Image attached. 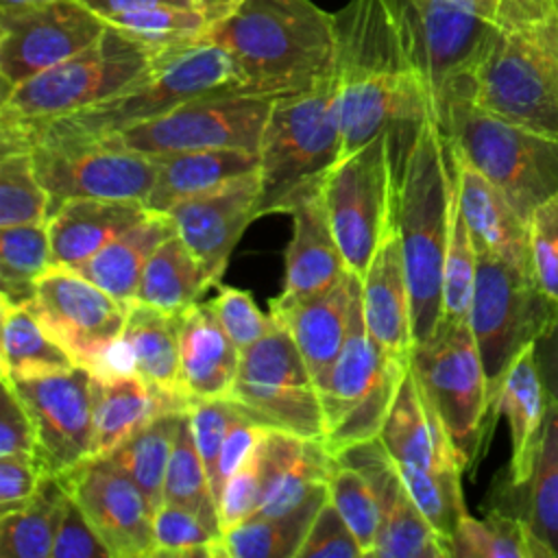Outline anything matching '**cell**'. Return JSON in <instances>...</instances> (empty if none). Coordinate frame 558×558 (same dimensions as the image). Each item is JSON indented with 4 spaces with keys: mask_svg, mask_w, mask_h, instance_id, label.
<instances>
[{
    "mask_svg": "<svg viewBox=\"0 0 558 558\" xmlns=\"http://www.w3.org/2000/svg\"><path fill=\"white\" fill-rule=\"evenodd\" d=\"M155 159L159 161V170L146 207L159 214H168L172 205L190 196L259 170V153L246 148H205Z\"/></svg>",
    "mask_w": 558,
    "mask_h": 558,
    "instance_id": "d6a6232c",
    "label": "cell"
},
{
    "mask_svg": "<svg viewBox=\"0 0 558 558\" xmlns=\"http://www.w3.org/2000/svg\"><path fill=\"white\" fill-rule=\"evenodd\" d=\"M408 366L410 360L388 353L371 338L364 323L357 277L349 331L329 379L320 388L325 416L323 445L331 456L379 436Z\"/></svg>",
    "mask_w": 558,
    "mask_h": 558,
    "instance_id": "ba28073f",
    "label": "cell"
},
{
    "mask_svg": "<svg viewBox=\"0 0 558 558\" xmlns=\"http://www.w3.org/2000/svg\"><path fill=\"white\" fill-rule=\"evenodd\" d=\"M229 92H244L242 74L229 50L205 37L161 50L144 76L98 105L46 122L0 124V144L2 150L94 144L187 100Z\"/></svg>",
    "mask_w": 558,
    "mask_h": 558,
    "instance_id": "7a4b0ae2",
    "label": "cell"
},
{
    "mask_svg": "<svg viewBox=\"0 0 558 558\" xmlns=\"http://www.w3.org/2000/svg\"><path fill=\"white\" fill-rule=\"evenodd\" d=\"M262 497L253 517H277L301 506L329 482L336 458L323 440L266 429L259 440Z\"/></svg>",
    "mask_w": 558,
    "mask_h": 558,
    "instance_id": "484cf974",
    "label": "cell"
},
{
    "mask_svg": "<svg viewBox=\"0 0 558 558\" xmlns=\"http://www.w3.org/2000/svg\"><path fill=\"white\" fill-rule=\"evenodd\" d=\"M163 501L187 508L190 512L201 517L214 532L225 534L220 525L218 501L211 488V480L196 449L190 408L181 418L177 442L168 462V471L163 480Z\"/></svg>",
    "mask_w": 558,
    "mask_h": 558,
    "instance_id": "7bdbcfd3",
    "label": "cell"
},
{
    "mask_svg": "<svg viewBox=\"0 0 558 558\" xmlns=\"http://www.w3.org/2000/svg\"><path fill=\"white\" fill-rule=\"evenodd\" d=\"M94 390V449L92 456H107L131 434L166 412L187 410L190 399L148 384L142 375H120L98 379Z\"/></svg>",
    "mask_w": 558,
    "mask_h": 558,
    "instance_id": "4dcf8cb0",
    "label": "cell"
},
{
    "mask_svg": "<svg viewBox=\"0 0 558 558\" xmlns=\"http://www.w3.org/2000/svg\"><path fill=\"white\" fill-rule=\"evenodd\" d=\"M242 2L244 0H187V4L209 22V28L222 22L225 17L233 15Z\"/></svg>",
    "mask_w": 558,
    "mask_h": 558,
    "instance_id": "e7e4bbea",
    "label": "cell"
},
{
    "mask_svg": "<svg viewBox=\"0 0 558 558\" xmlns=\"http://www.w3.org/2000/svg\"><path fill=\"white\" fill-rule=\"evenodd\" d=\"M377 438L397 469L425 473L466 471L436 408L410 366Z\"/></svg>",
    "mask_w": 558,
    "mask_h": 558,
    "instance_id": "603a6c76",
    "label": "cell"
},
{
    "mask_svg": "<svg viewBox=\"0 0 558 558\" xmlns=\"http://www.w3.org/2000/svg\"><path fill=\"white\" fill-rule=\"evenodd\" d=\"M35 456V427L9 379L0 397V456Z\"/></svg>",
    "mask_w": 558,
    "mask_h": 558,
    "instance_id": "91938a15",
    "label": "cell"
},
{
    "mask_svg": "<svg viewBox=\"0 0 558 558\" xmlns=\"http://www.w3.org/2000/svg\"><path fill=\"white\" fill-rule=\"evenodd\" d=\"M174 558L227 556L225 534L214 532L201 517L177 504H161L153 521V554Z\"/></svg>",
    "mask_w": 558,
    "mask_h": 558,
    "instance_id": "c3c4849f",
    "label": "cell"
},
{
    "mask_svg": "<svg viewBox=\"0 0 558 558\" xmlns=\"http://www.w3.org/2000/svg\"><path fill=\"white\" fill-rule=\"evenodd\" d=\"M50 196L24 148L0 155V227L48 222Z\"/></svg>",
    "mask_w": 558,
    "mask_h": 558,
    "instance_id": "bcb514c9",
    "label": "cell"
},
{
    "mask_svg": "<svg viewBox=\"0 0 558 558\" xmlns=\"http://www.w3.org/2000/svg\"><path fill=\"white\" fill-rule=\"evenodd\" d=\"M150 214L144 201L70 198L48 216L57 264L76 268Z\"/></svg>",
    "mask_w": 558,
    "mask_h": 558,
    "instance_id": "f546056e",
    "label": "cell"
},
{
    "mask_svg": "<svg viewBox=\"0 0 558 558\" xmlns=\"http://www.w3.org/2000/svg\"><path fill=\"white\" fill-rule=\"evenodd\" d=\"M57 266L48 222L0 227V296L26 305L39 279Z\"/></svg>",
    "mask_w": 558,
    "mask_h": 558,
    "instance_id": "b9f144b4",
    "label": "cell"
},
{
    "mask_svg": "<svg viewBox=\"0 0 558 558\" xmlns=\"http://www.w3.org/2000/svg\"><path fill=\"white\" fill-rule=\"evenodd\" d=\"M159 52L109 26L85 50L2 94L0 124L46 122L98 105L144 76Z\"/></svg>",
    "mask_w": 558,
    "mask_h": 558,
    "instance_id": "52a82bcc",
    "label": "cell"
},
{
    "mask_svg": "<svg viewBox=\"0 0 558 558\" xmlns=\"http://www.w3.org/2000/svg\"><path fill=\"white\" fill-rule=\"evenodd\" d=\"M181 314H170L140 301L129 303V316L122 338L129 342L135 360V373L148 384L185 395L181 377Z\"/></svg>",
    "mask_w": 558,
    "mask_h": 558,
    "instance_id": "e575fe53",
    "label": "cell"
},
{
    "mask_svg": "<svg viewBox=\"0 0 558 558\" xmlns=\"http://www.w3.org/2000/svg\"><path fill=\"white\" fill-rule=\"evenodd\" d=\"M355 279L357 275L349 272L336 286L318 294L294 301H279L275 296L270 301V316L294 338L318 392L327 384L349 331Z\"/></svg>",
    "mask_w": 558,
    "mask_h": 558,
    "instance_id": "d4e9b609",
    "label": "cell"
},
{
    "mask_svg": "<svg viewBox=\"0 0 558 558\" xmlns=\"http://www.w3.org/2000/svg\"><path fill=\"white\" fill-rule=\"evenodd\" d=\"M181 377L190 401L229 397L240 368V349L222 329L209 301L181 312Z\"/></svg>",
    "mask_w": 558,
    "mask_h": 558,
    "instance_id": "1f68e13d",
    "label": "cell"
},
{
    "mask_svg": "<svg viewBox=\"0 0 558 558\" xmlns=\"http://www.w3.org/2000/svg\"><path fill=\"white\" fill-rule=\"evenodd\" d=\"M2 303V377H31L78 366L76 360L46 331L28 305Z\"/></svg>",
    "mask_w": 558,
    "mask_h": 558,
    "instance_id": "f35d334b",
    "label": "cell"
},
{
    "mask_svg": "<svg viewBox=\"0 0 558 558\" xmlns=\"http://www.w3.org/2000/svg\"><path fill=\"white\" fill-rule=\"evenodd\" d=\"M530 272L538 290L558 303V192L543 201L527 220Z\"/></svg>",
    "mask_w": 558,
    "mask_h": 558,
    "instance_id": "f907efd6",
    "label": "cell"
},
{
    "mask_svg": "<svg viewBox=\"0 0 558 558\" xmlns=\"http://www.w3.org/2000/svg\"><path fill=\"white\" fill-rule=\"evenodd\" d=\"M259 194L262 177L259 170H255L168 209L179 235L201 262L209 286L220 281L238 240L246 227L259 218Z\"/></svg>",
    "mask_w": 558,
    "mask_h": 558,
    "instance_id": "7402d4cb",
    "label": "cell"
},
{
    "mask_svg": "<svg viewBox=\"0 0 558 558\" xmlns=\"http://www.w3.org/2000/svg\"><path fill=\"white\" fill-rule=\"evenodd\" d=\"M327 493L329 501L353 530L364 556H371L379 532V506L364 473L336 458L327 482Z\"/></svg>",
    "mask_w": 558,
    "mask_h": 558,
    "instance_id": "681fc988",
    "label": "cell"
},
{
    "mask_svg": "<svg viewBox=\"0 0 558 558\" xmlns=\"http://www.w3.org/2000/svg\"><path fill=\"white\" fill-rule=\"evenodd\" d=\"M410 368L436 408L464 469H471L490 438L495 416L469 320L442 318L427 340L412 344Z\"/></svg>",
    "mask_w": 558,
    "mask_h": 558,
    "instance_id": "9c48e42d",
    "label": "cell"
},
{
    "mask_svg": "<svg viewBox=\"0 0 558 558\" xmlns=\"http://www.w3.org/2000/svg\"><path fill=\"white\" fill-rule=\"evenodd\" d=\"M109 28L83 0L0 9L2 94L92 46Z\"/></svg>",
    "mask_w": 558,
    "mask_h": 558,
    "instance_id": "2e32d148",
    "label": "cell"
},
{
    "mask_svg": "<svg viewBox=\"0 0 558 558\" xmlns=\"http://www.w3.org/2000/svg\"><path fill=\"white\" fill-rule=\"evenodd\" d=\"M453 166L447 140L429 118L395 179V216L410 299L414 342L427 340L442 318V270L449 242Z\"/></svg>",
    "mask_w": 558,
    "mask_h": 558,
    "instance_id": "277c9868",
    "label": "cell"
},
{
    "mask_svg": "<svg viewBox=\"0 0 558 558\" xmlns=\"http://www.w3.org/2000/svg\"><path fill=\"white\" fill-rule=\"evenodd\" d=\"M266 429L268 427L255 423L251 416H246L238 408V414L229 425V432H227V438H225V445H222V451H220V460H218V471H216V477H214V484H211L216 501H218L227 480L253 453V449L257 447V442H259V438L264 436Z\"/></svg>",
    "mask_w": 558,
    "mask_h": 558,
    "instance_id": "680465c9",
    "label": "cell"
},
{
    "mask_svg": "<svg viewBox=\"0 0 558 558\" xmlns=\"http://www.w3.org/2000/svg\"><path fill=\"white\" fill-rule=\"evenodd\" d=\"M451 558H536L525 523L501 508L477 519L469 512L460 519L451 541Z\"/></svg>",
    "mask_w": 558,
    "mask_h": 558,
    "instance_id": "ee69618b",
    "label": "cell"
},
{
    "mask_svg": "<svg viewBox=\"0 0 558 558\" xmlns=\"http://www.w3.org/2000/svg\"><path fill=\"white\" fill-rule=\"evenodd\" d=\"M214 314L218 316L222 329L229 333L240 353L248 351L257 340H262L272 327V316L262 314L255 305L251 292L222 286L218 294L209 301Z\"/></svg>",
    "mask_w": 558,
    "mask_h": 558,
    "instance_id": "f5cc1de1",
    "label": "cell"
},
{
    "mask_svg": "<svg viewBox=\"0 0 558 558\" xmlns=\"http://www.w3.org/2000/svg\"><path fill=\"white\" fill-rule=\"evenodd\" d=\"M229 399L264 427L323 440L318 386L294 338L277 318L268 333L242 353Z\"/></svg>",
    "mask_w": 558,
    "mask_h": 558,
    "instance_id": "8fae6325",
    "label": "cell"
},
{
    "mask_svg": "<svg viewBox=\"0 0 558 558\" xmlns=\"http://www.w3.org/2000/svg\"><path fill=\"white\" fill-rule=\"evenodd\" d=\"M41 2H52V0H0V9H20V7H31Z\"/></svg>",
    "mask_w": 558,
    "mask_h": 558,
    "instance_id": "03108f58",
    "label": "cell"
},
{
    "mask_svg": "<svg viewBox=\"0 0 558 558\" xmlns=\"http://www.w3.org/2000/svg\"><path fill=\"white\" fill-rule=\"evenodd\" d=\"M556 310L558 303L538 290L530 272L493 253L477 251L469 325L484 364L490 410L510 364L538 338Z\"/></svg>",
    "mask_w": 558,
    "mask_h": 558,
    "instance_id": "30bf717a",
    "label": "cell"
},
{
    "mask_svg": "<svg viewBox=\"0 0 558 558\" xmlns=\"http://www.w3.org/2000/svg\"><path fill=\"white\" fill-rule=\"evenodd\" d=\"M41 473L35 456H0V512L28 501L39 486Z\"/></svg>",
    "mask_w": 558,
    "mask_h": 558,
    "instance_id": "94428289",
    "label": "cell"
},
{
    "mask_svg": "<svg viewBox=\"0 0 558 558\" xmlns=\"http://www.w3.org/2000/svg\"><path fill=\"white\" fill-rule=\"evenodd\" d=\"M320 190L344 262L362 277L395 216V177L386 133L340 157L325 174Z\"/></svg>",
    "mask_w": 558,
    "mask_h": 558,
    "instance_id": "5bb4252c",
    "label": "cell"
},
{
    "mask_svg": "<svg viewBox=\"0 0 558 558\" xmlns=\"http://www.w3.org/2000/svg\"><path fill=\"white\" fill-rule=\"evenodd\" d=\"M534 355L547 401L558 403V310L534 340Z\"/></svg>",
    "mask_w": 558,
    "mask_h": 558,
    "instance_id": "6125c7cd",
    "label": "cell"
},
{
    "mask_svg": "<svg viewBox=\"0 0 558 558\" xmlns=\"http://www.w3.org/2000/svg\"><path fill=\"white\" fill-rule=\"evenodd\" d=\"M83 2L87 7H92L102 17H109L116 13H126V11L150 9V7H159V4H187V0H83Z\"/></svg>",
    "mask_w": 558,
    "mask_h": 558,
    "instance_id": "be15d7a7",
    "label": "cell"
},
{
    "mask_svg": "<svg viewBox=\"0 0 558 558\" xmlns=\"http://www.w3.org/2000/svg\"><path fill=\"white\" fill-rule=\"evenodd\" d=\"M547 403L532 342L510 364L493 403V414L506 416L510 429L508 486H521L532 475Z\"/></svg>",
    "mask_w": 558,
    "mask_h": 558,
    "instance_id": "f1b7e54d",
    "label": "cell"
},
{
    "mask_svg": "<svg viewBox=\"0 0 558 558\" xmlns=\"http://www.w3.org/2000/svg\"><path fill=\"white\" fill-rule=\"evenodd\" d=\"M207 39L229 50L246 94L288 96L336 72V20L312 0H244Z\"/></svg>",
    "mask_w": 558,
    "mask_h": 558,
    "instance_id": "3957f363",
    "label": "cell"
},
{
    "mask_svg": "<svg viewBox=\"0 0 558 558\" xmlns=\"http://www.w3.org/2000/svg\"><path fill=\"white\" fill-rule=\"evenodd\" d=\"M333 20L342 157L381 133L436 118L429 87L414 63L408 28L392 0H349Z\"/></svg>",
    "mask_w": 558,
    "mask_h": 558,
    "instance_id": "6da1fadb",
    "label": "cell"
},
{
    "mask_svg": "<svg viewBox=\"0 0 558 558\" xmlns=\"http://www.w3.org/2000/svg\"><path fill=\"white\" fill-rule=\"evenodd\" d=\"M52 558H113L70 493L61 508Z\"/></svg>",
    "mask_w": 558,
    "mask_h": 558,
    "instance_id": "6f0895ef",
    "label": "cell"
},
{
    "mask_svg": "<svg viewBox=\"0 0 558 558\" xmlns=\"http://www.w3.org/2000/svg\"><path fill=\"white\" fill-rule=\"evenodd\" d=\"M9 381L33 421L35 460L44 473L63 475L92 458L94 390L85 366Z\"/></svg>",
    "mask_w": 558,
    "mask_h": 558,
    "instance_id": "e0dca14e",
    "label": "cell"
},
{
    "mask_svg": "<svg viewBox=\"0 0 558 558\" xmlns=\"http://www.w3.org/2000/svg\"><path fill=\"white\" fill-rule=\"evenodd\" d=\"M477 277V248L469 225L462 216L456 196L451 198V222H449V242L442 270V318L445 320H469L473 292ZM440 318V320H442Z\"/></svg>",
    "mask_w": 558,
    "mask_h": 558,
    "instance_id": "7dc6e473",
    "label": "cell"
},
{
    "mask_svg": "<svg viewBox=\"0 0 558 558\" xmlns=\"http://www.w3.org/2000/svg\"><path fill=\"white\" fill-rule=\"evenodd\" d=\"M342 142L336 72L305 92L277 96L259 142L257 214H288L296 196L336 166Z\"/></svg>",
    "mask_w": 558,
    "mask_h": 558,
    "instance_id": "5b68a950",
    "label": "cell"
},
{
    "mask_svg": "<svg viewBox=\"0 0 558 558\" xmlns=\"http://www.w3.org/2000/svg\"><path fill=\"white\" fill-rule=\"evenodd\" d=\"M340 462L355 466L368 480L379 506L375 558H451L447 541L414 504L395 460L379 438L342 449Z\"/></svg>",
    "mask_w": 558,
    "mask_h": 558,
    "instance_id": "44dd1931",
    "label": "cell"
},
{
    "mask_svg": "<svg viewBox=\"0 0 558 558\" xmlns=\"http://www.w3.org/2000/svg\"><path fill=\"white\" fill-rule=\"evenodd\" d=\"M362 312L371 338L388 353L410 360L414 344L412 299L395 225L360 277Z\"/></svg>",
    "mask_w": 558,
    "mask_h": 558,
    "instance_id": "83f0119b",
    "label": "cell"
},
{
    "mask_svg": "<svg viewBox=\"0 0 558 558\" xmlns=\"http://www.w3.org/2000/svg\"><path fill=\"white\" fill-rule=\"evenodd\" d=\"M238 414V405L229 397L216 399H196L190 403V421L196 440V449L203 458V464L214 484L220 451L229 432L231 421Z\"/></svg>",
    "mask_w": 558,
    "mask_h": 558,
    "instance_id": "db71d44e",
    "label": "cell"
},
{
    "mask_svg": "<svg viewBox=\"0 0 558 558\" xmlns=\"http://www.w3.org/2000/svg\"><path fill=\"white\" fill-rule=\"evenodd\" d=\"M392 4L408 28L414 63L438 113L440 105L471 81L497 24L501 0H392Z\"/></svg>",
    "mask_w": 558,
    "mask_h": 558,
    "instance_id": "7c38bea8",
    "label": "cell"
},
{
    "mask_svg": "<svg viewBox=\"0 0 558 558\" xmlns=\"http://www.w3.org/2000/svg\"><path fill=\"white\" fill-rule=\"evenodd\" d=\"M525 506L517 517L525 523L536 558H558V403H547L541 445L525 484Z\"/></svg>",
    "mask_w": 558,
    "mask_h": 558,
    "instance_id": "d590c367",
    "label": "cell"
},
{
    "mask_svg": "<svg viewBox=\"0 0 558 558\" xmlns=\"http://www.w3.org/2000/svg\"><path fill=\"white\" fill-rule=\"evenodd\" d=\"M436 122L451 148L497 185L525 222L558 192V137L497 118L469 96L445 102Z\"/></svg>",
    "mask_w": 558,
    "mask_h": 558,
    "instance_id": "8992f818",
    "label": "cell"
},
{
    "mask_svg": "<svg viewBox=\"0 0 558 558\" xmlns=\"http://www.w3.org/2000/svg\"><path fill=\"white\" fill-rule=\"evenodd\" d=\"M310 556H340V558H362L364 549L357 543L353 530L347 525L338 508L325 499L318 514L314 517L305 541L296 554V558Z\"/></svg>",
    "mask_w": 558,
    "mask_h": 558,
    "instance_id": "9f6ffc18",
    "label": "cell"
},
{
    "mask_svg": "<svg viewBox=\"0 0 558 558\" xmlns=\"http://www.w3.org/2000/svg\"><path fill=\"white\" fill-rule=\"evenodd\" d=\"M183 414L185 410L159 414L102 456L126 477H131L155 508L163 504V480Z\"/></svg>",
    "mask_w": 558,
    "mask_h": 558,
    "instance_id": "60d3db41",
    "label": "cell"
},
{
    "mask_svg": "<svg viewBox=\"0 0 558 558\" xmlns=\"http://www.w3.org/2000/svg\"><path fill=\"white\" fill-rule=\"evenodd\" d=\"M447 146L453 166L458 205L469 225L475 248L493 253L530 272L527 222L517 214L512 203L497 185H493L475 166L456 153L449 142Z\"/></svg>",
    "mask_w": 558,
    "mask_h": 558,
    "instance_id": "4316f807",
    "label": "cell"
},
{
    "mask_svg": "<svg viewBox=\"0 0 558 558\" xmlns=\"http://www.w3.org/2000/svg\"><path fill=\"white\" fill-rule=\"evenodd\" d=\"M272 100V96L246 92L201 96L94 144L126 148L148 157L205 148H246L259 153Z\"/></svg>",
    "mask_w": 558,
    "mask_h": 558,
    "instance_id": "4fadbf2b",
    "label": "cell"
},
{
    "mask_svg": "<svg viewBox=\"0 0 558 558\" xmlns=\"http://www.w3.org/2000/svg\"><path fill=\"white\" fill-rule=\"evenodd\" d=\"M50 211L70 198L148 201L159 161L155 157L107 144L33 146L28 148Z\"/></svg>",
    "mask_w": 558,
    "mask_h": 558,
    "instance_id": "d6986e66",
    "label": "cell"
},
{
    "mask_svg": "<svg viewBox=\"0 0 558 558\" xmlns=\"http://www.w3.org/2000/svg\"><path fill=\"white\" fill-rule=\"evenodd\" d=\"M469 98L488 113L558 137V78L534 44L510 24H495L471 72Z\"/></svg>",
    "mask_w": 558,
    "mask_h": 558,
    "instance_id": "9a60e30c",
    "label": "cell"
},
{
    "mask_svg": "<svg viewBox=\"0 0 558 558\" xmlns=\"http://www.w3.org/2000/svg\"><path fill=\"white\" fill-rule=\"evenodd\" d=\"M205 290H209L207 275L177 231L150 255L135 301L170 314H181L198 303Z\"/></svg>",
    "mask_w": 558,
    "mask_h": 558,
    "instance_id": "8d00e7d4",
    "label": "cell"
},
{
    "mask_svg": "<svg viewBox=\"0 0 558 558\" xmlns=\"http://www.w3.org/2000/svg\"><path fill=\"white\" fill-rule=\"evenodd\" d=\"M109 26L135 37L137 41L166 50L205 39L209 22L187 4H159L140 11H126L105 17Z\"/></svg>",
    "mask_w": 558,
    "mask_h": 558,
    "instance_id": "f6af8a7d",
    "label": "cell"
},
{
    "mask_svg": "<svg viewBox=\"0 0 558 558\" xmlns=\"http://www.w3.org/2000/svg\"><path fill=\"white\" fill-rule=\"evenodd\" d=\"M59 477L113 558H144L153 554L157 508L107 458L92 456Z\"/></svg>",
    "mask_w": 558,
    "mask_h": 558,
    "instance_id": "ffe728a7",
    "label": "cell"
},
{
    "mask_svg": "<svg viewBox=\"0 0 558 558\" xmlns=\"http://www.w3.org/2000/svg\"><path fill=\"white\" fill-rule=\"evenodd\" d=\"M68 488L59 475L41 473L28 501L0 512L2 558H52V545Z\"/></svg>",
    "mask_w": 558,
    "mask_h": 558,
    "instance_id": "74e56055",
    "label": "cell"
},
{
    "mask_svg": "<svg viewBox=\"0 0 558 558\" xmlns=\"http://www.w3.org/2000/svg\"><path fill=\"white\" fill-rule=\"evenodd\" d=\"M329 497L327 484L316 488L301 506L277 517H251L225 532V549L231 558H296L305 534Z\"/></svg>",
    "mask_w": 558,
    "mask_h": 558,
    "instance_id": "ab89813d",
    "label": "cell"
},
{
    "mask_svg": "<svg viewBox=\"0 0 558 558\" xmlns=\"http://www.w3.org/2000/svg\"><path fill=\"white\" fill-rule=\"evenodd\" d=\"M259 497H262V453L257 442L253 453L227 480L218 497V514H220L222 532L233 530L244 521H248L259 506Z\"/></svg>",
    "mask_w": 558,
    "mask_h": 558,
    "instance_id": "11a10c76",
    "label": "cell"
},
{
    "mask_svg": "<svg viewBox=\"0 0 558 558\" xmlns=\"http://www.w3.org/2000/svg\"><path fill=\"white\" fill-rule=\"evenodd\" d=\"M26 305L46 331L87 371L122 336L129 316L126 303L61 264L39 279L33 301Z\"/></svg>",
    "mask_w": 558,
    "mask_h": 558,
    "instance_id": "ac0fdd59",
    "label": "cell"
},
{
    "mask_svg": "<svg viewBox=\"0 0 558 558\" xmlns=\"http://www.w3.org/2000/svg\"><path fill=\"white\" fill-rule=\"evenodd\" d=\"M320 183L301 192L288 211L292 238L286 251V283L279 301L318 294L351 272L331 229Z\"/></svg>",
    "mask_w": 558,
    "mask_h": 558,
    "instance_id": "cb8c5ba5",
    "label": "cell"
},
{
    "mask_svg": "<svg viewBox=\"0 0 558 558\" xmlns=\"http://www.w3.org/2000/svg\"><path fill=\"white\" fill-rule=\"evenodd\" d=\"M497 24L519 28L558 78V0H501Z\"/></svg>",
    "mask_w": 558,
    "mask_h": 558,
    "instance_id": "816d5d0a",
    "label": "cell"
},
{
    "mask_svg": "<svg viewBox=\"0 0 558 558\" xmlns=\"http://www.w3.org/2000/svg\"><path fill=\"white\" fill-rule=\"evenodd\" d=\"M172 233H177L174 220L168 214L150 211L74 270L129 305L135 301L150 255Z\"/></svg>",
    "mask_w": 558,
    "mask_h": 558,
    "instance_id": "836d02e7",
    "label": "cell"
}]
</instances>
